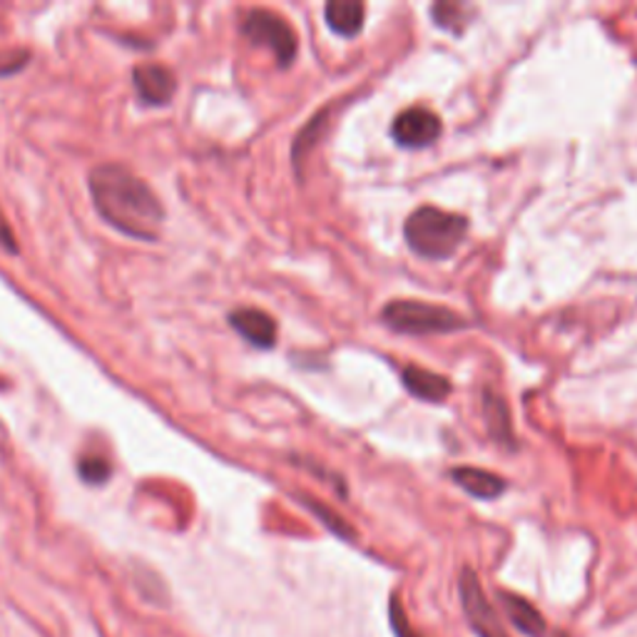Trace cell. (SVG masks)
<instances>
[{"instance_id": "obj_1", "label": "cell", "mask_w": 637, "mask_h": 637, "mask_svg": "<svg viewBox=\"0 0 637 637\" xmlns=\"http://www.w3.org/2000/svg\"><path fill=\"white\" fill-rule=\"evenodd\" d=\"M87 187H90L98 215L118 232L145 242H155L160 237V226L164 222L160 197L125 164H95L87 174Z\"/></svg>"}, {"instance_id": "obj_2", "label": "cell", "mask_w": 637, "mask_h": 637, "mask_svg": "<svg viewBox=\"0 0 637 637\" xmlns=\"http://www.w3.org/2000/svg\"><path fill=\"white\" fill-rule=\"evenodd\" d=\"M468 232V220L443 212L439 207H421L404 224V237L418 257L449 259L461 247Z\"/></svg>"}, {"instance_id": "obj_3", "label": "cell", "mask_w": 637, "mask_h": 637, "mask_svg": "<svg viewBox=\"0 0 637 637\" xmlns=\"http://www.w3.org/2000/svg\"><path fill=\"white\" fill-rule=\"evenodd\" d=\"M381 317L401 334H446V331L466 327V319L458 317L456 311L412 299L391 302L389 307H383Z\"/></svg>"}, {"instance_id": "obj_4", "label": "cell", "mask_w": 637, "mask_h": 637, "mask_svg": "<svg viewBox=\"0 0 637 637\" xmlns=\"http://www.w3.org/2000/svg\"><path fill=\"white\" fill-rule=\"evenodd\" d=\"M242 33L255 46L272 50L279 68H290L296 58V33L282 15L255 8L244 15Z\"/></svg>"}, {"instance_id": "obj_5", "label": "cell", "mask_w": 637, "mask_h": 637, "mask_svg": "<svg viewBox=\"0 0 637 637\" xmlns=\"http://www.w3.org/2000/svg\"><path fill=\"white\" fill-rule=\"evenodd\" d=\"M458 596L461 605H464L466 621L476 637H509L499 613H495L493 605L488 603L481 583H478L476 573L470 568L461 571Z\"/></svg>"}, {"instance_id": "obj_6", "label": "cell", "mask_w": 637, "mask_h": 637, "mask_svg": "<svg viewBox=\"0 0 637 637\" xmlns=\"http://www.w3.org/2000/svg\"><path fill=\"white\" fill-rule=\"evenodd\" d=\"M391 135H394L396 145L408 147V150H421V147H429L439 139L441 120L426 108H408L394 120Z\"/></svg>"}, {"instance_id": "obj_7", "label": "cell", "mask_w": 637, "mask_h": 637, "mask_svg": "<svg viewBox=\"0 0 637 637\" xmlns=\"http://www.w3.org/2000/svg\"><path fill=\"white\" fill-rule=\"evenodd\" d=\"M133 85L137 93V100L147 105V108H160V105H170V100L177 93V81H174L172 70L160 63H145L133 70Z\"/></svg>"}, {"instance_id": "obj_8", "label": "cell", "mask_w": 637, "mask_h": 637, "mask_svg": "<svg viewBox=\"0 0 637 637\" xmlns=\"http://www.w3.org/2000/svg\"><path fill=\"white\" fill-rule=\"evenodd\" d=\"M226 321H230V327L252 346L272 348L277 342V321L269 317L267 311L255 307H242L234 309L230 317H226Z\"/></svg>"}, {"instance_id": "obj_9", "label": "cell", "mask_w": 637, "mask_h": 637, "mask_svg": "<svg viewBox=\"0 0 637 637\" xmlns=\"http://www.w3.org/2000/svg\"><path fill=\"white\" fill-rule=\"evenodd\" d=\"M499 600L505 610V615H509L511 625L516 627L518 633L528 637H546L548 625L543 621V615H540L526 598L516 596V592H499Z\"/></svg>"}, {"instance_id": "obj_10", "label": "cell", "mask_w": 637, "mask_h": 637, "mask_svg": "<svg viewBox=\"0 0 637 637\" xmlns=\"http://www.w3.org/2000/svg\"><path fill=\"white\" fill-rule=\"evenodd\" d=\"M401 379H404V387L421 401H443L453 389L446 377L426 371L421 366H406V369L401 371Z\"/></svg>"}, {"instance_id": "obj_11", "label": "cell", "mask_w": 637, "mask_h": 637, "mask_svg": "<svg viewBox=\"0 0 637 637\" xmlns=\"http://www.w3.org/2000/svg\"><path fill=\"white\" fill-rule=\"evenodd\" d=\"M451 478L464 488L466 493L476 495V499H481V501L499 499V495L505 491V481L501 476L488 474V470H481V468H468V466L453 468Z\"/></svg>"}, {"instance_id": "obj_12", "label": "cell", "mask_w": 637, "mask_h": 637, "mask_svg": "<svg viewBox=\"0 0 637 637\" xmlns=\"http://www.w3.org/2000/svg\"><path fill=\"white\" fill-rule=\"evenodd\" d=\"M327 25L336 35L354 38L364 28V5L356 0H331L324 8Z\"/></svg>"}, {"instance_id": "obj_13", "label": "cell", "mask_w": 637, "mask_h": 637, "mask_svg": "<svg viewBox=\"0 0 637 637\" xmlns=\"http://www.w3.org/2000/svg\"><path fill=\"white\" fill-rule=\"evenodd\" d=\"M483 406H486V424H488V431H491V433L495 436V441L511 443V439H513L511 418H509V408H505V404L501 401V396H495L493 391H486Z\"/></svg>"}, {"instance_id": "obj_14", "label": "cell", "mask_w": 637, "mask_h": 637, "mask_svg": "<svg viewBox=\"0 0 637 637\" xmlns=\"http://www.w3.org/2000/svg\"><path fill=\"white\" fill-rule=\"evenodd\" d=\"M77 476H81V481L87 486H102L110 481L112 466L110 461L102 456H85L77 461Z\"/></svg>"}, {"instance_id": "obj_15", "label": "cell", "mask_w": 637, "mask_h": 637, "mask_svg": "<svg viewBox=\"0 0 637 637\" xmlns=\"http://www.w3.org/2000/svg\"><path fill=\"white\" fill-rule=\"evenodd\" d=\"M431 15L439 28H446L453 33H458L461 25L468 23V8L458 3H436L431 8Z\"/></svg>"}, {"instance_id": "obj_16", "label": "cell", "mask_w": 637, "mask_h": 637, "mask_svg": "<svg viewBox=\"0 0 637 637\" xmlns=\"http://www.w3.org/2000/svg\"><path fill=\"white\" fill-rule=\"evenodd\" d=\"M30 52L28 50H11V52H0V77L15 75L17 70H23L28 65Z\"/></svg>"}, {"instance_id": "obj_17", "label": "cell", "mask_w": 637, "mask_h": 637, "mask_svg": "<svg viewBox=\"0 0 637 637\" xmlns=\"http://www.w3.org/2000/svg\"><path fill=\"white\" fill-rule=\"evenodd\" d=\"M389 623H391V627H394V635L396 637H418L412 630V625H408L404 610H401V603H399L396 596L391 598V617H389Z\"/></svg>"}, {"instance_id": "obj_18", "label": "cell", "mask_w": 637, "mask_h": 637, "mask_svg": "<svg viewBox=\"0 0 637 637\" xmlns=\"http://www.w3.org/2000/svg\"><path fill=\"white\" fill-rule=\"evenodd\" d=\"M0 247H3L8 255H17V244L13 242V234H11V230H8L3 217H0Z\"/></svg>"}, {"instance_id": "obj_19", "label": "cell", "mask_w": 637, "mask_h": 637, "mask_svg": "<svg viewBox=\"0 0 637 637\" xmlns=\"http://www.w3.org/2000/svg\"><path fill=\"white\" fill-rule=\"evenodd\" d=\"M558 637H568V635H563V633H558Z\"/></svg>"}]
</instances>
